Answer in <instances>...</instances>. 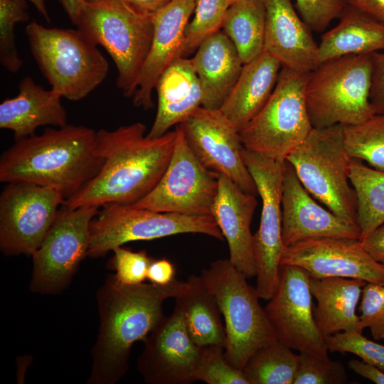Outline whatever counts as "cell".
Here are the masks:
<instances>
[{"label":"cell","mask_w":384,"mask_h":384,"mask_svg":"<svg viewBox=\"0 0 384 384\" xmlns=\"http://www.w3.org/2000/svg\"><path fill=\"white\" fill-rule=\"evenodd\" d=\"M186 282L127 284L109 274L97 292L99 329L91 350L88 384H115L127 373L133 344L165 316L163 304L183 293Z\"/></svg>","instance_id":"cell-1"},{"label":"cell","mask_w":384,"mask_h":384,"mask_svg":"<svg viewBox=\"0 0 384 384\" xmlns=\"http://www.w3.org/2000/svg\"><path fill=\"white\" fill-rule=\"evenodd\" d=\"M140 122L114 130L97 132V146L103 158L99 173L68 198L70 208L102 206L116 203L132 205L157 185L172 156L176 131L151 138Z\"/></svg>","instance_id":"cell-2"},{"label":"cell","mask_w":384,"mask_h":384,"mask_svg":"<svg viewBox=\"0 0 384 384\" xmlns=\"http://www.w3.org/2000/svg\"><path fill=\"white\" fill-rule=\"evenodd\" d=\"M97 132L82 125L47 128L40 135L16 139L0 158V181L53 188L65 201L100 171Z\"/></svg>","instance_id":"cell-3"},{"label":"cell","mask_w":384,"mask_h":384,"mask_svg":"<svg viewBox=\"0 0 384 384\" xmlns=\"http://www.w3.org/2000/svg\"><path fill=\"white\" fill-rule=\"evenodd\" d=\"M25 31L41 73L62 97L80 100L106 78L107 60L78 28H48L33 21Z\"/></svg>","instance_id":"cell-4"},{"label":"cell","mask_w":384,"mask_h":384,"mask_svg":"<svg viewBox=\"0 0 384 384\" xmlns=\"http://www.w3.org/2000/svg\"><path fill=\"white\" fill-rule=\"evenodd\" d=\"M200 277L215 297L224 317L225 357L233 366L242 370L259 348L277 340L256 289L229 259L211 262Z\"/></svg>","instance_id":"cell-5"},{"label":"cell","mask_w":384,"mask_h":384,"mask_svg":"<svg viewBox=\"0 0 384 384\" xmlns=\"http://www.w3.org/2000/svg\"><path fill=\"white\" fill-rule=\"evenodd\" d=\"M372 69L369 54L331 59L311 71L305 100L313 128L354 125L373 116Z\"/></svg>","instance_id":"cell-6"},{"label":"cell","mask_w":384,"mask_h":384,"mask_svg":"<svg viewBox=\"0 0 384 384\" xmlns=\"http://www.w3.org/2000/svg\"><path fill=\"white\" fill-rule=\"evenodd\" d=\"M77 26L106 50L117 70V87L132 97L152 44L151 18L122 0H87Z\"/></svg>","instance_id":"cell-7"},{"label":"cell","mask_w":384,"mask_h":384,"mask_svg":"<svg viewBox=\"0 0 384 384\" xmlns=\"http://www.w3.org/2000/svg\"><path fill=\"white\" fill-rule=\"evenodd\" d=\"M352 159L345 147L343 125L340 124L313 128L286 159L316 201L348 223L358 225L357 197L350 181Z\"/></svg>","instance_id":"cell-8"},{"label":"cell","mask_w":384,"mask_h":384,"mask_svg":"<svg viewBox=\"0 0 384 384\" xmlns=\"http://www.w3.org/2000/svg\"><path fill=\"white\" fill-rule=\"evenodd\" d=\"M309 73L282 67L269 100L239 132L245 149L286 160L305 140L313 129L305 100Z\"/></svg>","instance_id":"cell-9"},{"label":"cell","mask_w":384,"mask_h":384,"mask_svg":"<svg viewBox=\"0 0 384 384\" xmlns=\"http://www.w3.org/2000/svg\"><path fill=\"white\" fill-rule=\"evenodd\" d=\"M182 233H201L220 240L224 239L211 215H187L107 203L91 221L87 256L102 257L129 242Z\"/></svg>","instance_id":"cell-10"},{"label":"cell","mask_w":384,"mask_h":384,"mask_svg":"<svg viewBox=\"0 0 384 384\" xmlns=\"http://www.w3.org/2000/svg\"><path fill=\"white\" fill-rule=\"evenodd\" d=\"M98 206H61L38 249L33 253L29 289L41 294H58L70 284L87 256L90 225Z\"/></svg>","instance_id":"cell-11"},{"label":"cell","mask_w":384,"mask_h":384,"mask_svg":"<svg viewBox=\"0 0 384 384\" xmlns=\"http://www.w3.org/2000/svg\"><path fill=\"white\" fill-rule=\"evenodd\" d=\"M241 154L262 199L260 223L252 240L255 289L260 299L269 300L278 284L285 248L282 238V185L286 160L270 159L244 146Z\"/></svg>","instance_id":"cell-12"},{"label":"cell","mask_w":384,"mask_h":384,"mask_svg":"<svg viewBox=\"0 0 384 384\" xmlns=\"http://www.w3.org/2000/svg\"><path fill=\"white\" fill-rule=\"evenodd\" d=\"M172 156L154 189L132 204L155 212L211 215L218 190V174L205 167L190 149L180 124Z\"/></svg>","instance_id":"cell-13"},{"label":"cell","mask_w":384,"mask_h":384,"mask_svg":"<svg viewBox=\"0 0 384 384\" xmlns=\"http://www.w3.org/2000/svg\"><path fill=\"white\" fill-rule=\"evenodd\" d=\"M65 202L57 190L8 183L0 196V249L6 256L32 255Z\"/></svg>","instance_id":"cell-14"},{"label":"cell","mask_w":384,"mask_h":384,"mask_svg":"<svg viewBox=\"0 0 384 384\" xmlns=\"http://www.w3.org/2000/svg\"><path fill=\"white\" fill-rule=\"evenodd\" d=\"M313 307L307 272L297 266L280 265L277 286L265 308L277 339L292 349L328 358Z\"/></svg>","instance_id":"cell-15"},{"label":"cell","mask_w":384,"mask_h":384,"mask_svg":"<svg viewBox=\"0 0 384 384\" xmlns=\"http://www.w3.org/2000/svg\"><path fill=\"white\" fill-rule=\"evenodd\" d=\"M137 368L147 384H189L203 347L197 345L186 326L181 302L176 298L172 313L164 316L143 340Z\"/></svg>","instance_id":"cell-16"},{"label":"cell","mask_w":384,"mask_h":384,"mask_svg":"<svg viewBox=\"0 0 384 384\" xmlns=\"http://www.w3.org/2000/svg\"><path fill=\"white\" fill-rule=\"evenodd\" d=\"M179 124L190 149L205 167L225 176L244 191L257 193L242 156L239 132L219 110L200 107Z\"/></svg>","instance_id":"cell-17"},{"label":"cell","mask_w":384,"mask_h":384,"mask_svg":"<svg viewBox=\"0 0 384 384\" xmlns=\"http://www.w3.org/2000/svg\"><path fill=\"white\" fill-rule=\"evenodd\" d=\"M303 268L313 278L348 277L384 284V265L363 248L361 240L324 237L284 248L280 265Z\"/></svg>","instance_id":"cell-18"},{"label":"cell","mask_w":384,"mask_h":384,"mask_svg":"<svg viewBox=\"0 0 384 384\" xmlns=\"http://www.w3.org/2000/svg\"><path fill=\"white\" fill-rule=\"evenodd\" d=\"M361 240V230L321 206L305 189L286 160L282 185V238L284 247L314 238Z\"/></svg>","instance_id":"cell-19"},{"label":"cell","mask_w":384,"mask_h":384,"mask_svg":"<svg viewBox=\"0 0 384 384\" xmlns=\"http://www.w3.org/2000/svg\"><path fill=\"white\" fill-rule=\"evenodd\" d=\"M195 4L196 0H174L151 17L152 44L132 97L134 106L145 110L154 107L152 92L164 71L181 58L186 27Z\"/></svg>","instance_id":"cell-20"},{"label":"cell","mask_w":384,"mask_h":384,"mask_svg":"<svg viewBox=\"0 0 384 384\" xmlns=\"http://www.w3.org/2000/svg\"><path fill=\"white\" fill-rule=\"evenodd\" d=\"M265 8L264 50L282 65L309 73L318 65V44L291 0H262Z\"/></svg>","instance_id":"cell-21"},{"label":"cell","mask_w":384,"mask_h":384,"mask_svg":"<svg viewBox=\"0 0 384 384\" xmlns=\"http://www.w3.org/2000/svg\"><path fill=\"white\" fill-rule=\"evenodd\" d=\"M256 195L247 193L218 174V190L211 215L228 242L229 260L247 279L256 276L250 223L257 205Z\"/></svg>","instance_id":"cell-22"},{"label":"cell","mask_w":384,"mask_h":384,"mask_svg":"<svg viewBox=\"0 0 384 384\" xmlns=\"http://www.w3.org/2000/svg\"><path fill=\"white\" fill-rule=\"evenodd\" d=\"M62 97L52 89L45 90L29 76L18 84V93L0 105V128L11 130L15 140L35 134L41 126L67 125Z\"/></svg>","instance_id":"cell-23"},{"label":"cell","mask_w":384,"mask_h":384,"mask_svg":"<svg viewBox=\"0 0 384 384\" xmlns=\"http://www.w3.org/2000/svg\"><path fill=\"white\" fill-rule=\"evenodd\" d=\"M191 60L201 85L202 107L220 110L244 65L235 46L220 30L199 46Z\"/></svg>","instance_id":"cell-24"},{"label":"cell","mask_w":384,"mask_h":384,"mask_svg":"<svg viewBox=\"0 0 384 384\" xmlns=\"http://www.w3.org/2000/svg\"><path fill=\"white\" fill-rule=\"evenodd\" d=\"M155 90L157 111L149 137H159L202 107L203 92L191 59L179 58L161 75Z\"/></svg>","instance_id":"cell-25"},{"label":"cell","mask_w":384,"mask_h":384,"mask_svg":"<svg viewBox=\"0 0 384 384\" xmlns=\"http://www.w3.org/2000/svg\"><path fill=\"white\" fill-rule=\"evenodd\" d=\"M366 283L348 277H309L310 291L317 302L314 316L324 337L341 331L363 334L356 310Z\"/></svg>","instance_id":"cell-26"},{"label":"cell","mask_w":384,"mask_h":384,"mask_svg":"<svg viewBox=\"0 0 384 384\" xmlns=\"http://www.w3.org/2000/svg\"><path fill=\"white\" fill-rule=\"evenodd\" d=\"M281 63L266 51L244 64L220 111L239 132L264 107L276 85Z\"/></svg>","instance_id":"cell-27"},{"label":"cell","mask_w":384,"mask_h":384,"mask_svg":"<svg viewBox=\"0 0 384 384\" xmlns=\"http://www.w3.org/2000/svg\"><path fill=\"white\" fill-rule=\"evenodd\" d=\"M336 26L324 33L318 44V65L353 55L384 50V23L348 5Z\"/></svg>","instance_id":"cell-28"},{"label":"cell","mask_w":384,"mask_h":384,"mask_svg":"<svg viewBox=\"0 0 384 384\" xmlns=\"http://www.w3.org/2000/svg\"><path fill=\"white\" fill-rule=\"evenodd\" d=\"M176 298L182 303L186 326L193 341L201 347L215 345L225 348V330L218 302L200 275H191Z\"/></svg>","instance_id":"cell-29"},{"label":"cell","mask_w":384,"mask_h":384,"mask_svg":"<svg viewBox=\"0 0 384 384\" xmlns=\"http://www.w3.org/2000/svg\"><path fill=\"white\" fill-rule=\"evenodd\" d=\"M235 46L244 64L264 51L265 8L262 0H243L230 5L222 29Z\"/></svg>","instance_id":"cell-30"},{"label":"cell","mask_w":384,"mask_h":384,"mask_svg":"<svg viewBox=\"0 0 384 384\" xmlns=\"http://www.w3.org/2000/svg\"><path fill=\"white\" fill-rule=\"evenodd\" d=\"M350 181L357 197L361 240L384 223V171L353 159Z\"/></svg>","instance_id":"cell-31"},{"label":"cell","mask_w":384,"mask_h":384,"mask_svg":"<svg viewBox=\"0 0 384 384\" xmlns=\"http://www.w3.org/2000/svg\"><path fill=\"white\" fill-rule=\"evenodd\" d=\"M299 354L278 340L259 348L242 371L250 384H294Z\"/></svg>","instance_id":"cell-32"},{"label":"cell","mask_w":384,"mask_h":384,"mask_svg":"<svg viewBox=\"0 0 384 384\" xmlns=\"http://www.w3.org/2000/svg\"><path fill=\"white\" fill-rule=\"evenodd\" d=\"M345 147L352 159L384 171V114L354 125L343 126Z\"/></svg>","instance_id":"cell-33"},{"label":"cell","mask_w":384,"mask_h":384,"mask_svg":"<svg viewBox=\"0 0 384 384\" xmlns=\"http://www.w3.org/2000/svg\"><path fill=\"white\" fill-rule=\"evenodd\" d=\"M229 6L227 0H196L194 16L185 30L181 58L196 52L206 39L222 29Z\"/></svg>","instance_id":"cell-34"},{"label":"cell","mask_w":384,"mask_h":384,"mask_svg":"<svg viewBox=\"0 0 384 384\" xmlns=\"http://www.w3.org/2000/svg\"><path fill=\"white\" fill-rule=\"evenodd\" d=\"M26 0H0V63L8 71L17 73L23 65L18 55L14 28L28 21Z\"/></svg>","instance_id":"cell-35"},{"label":"cell","mask_w":384,"mask_h":384,"mask_svg":"<svg viewBox=\"0 0 384 384\" xmlns=\"http://www.w3.org/2000/svg\"><path fill=\"white\" fill-rule=\"evenodd\" d=\"M194 378L207 384H250L243 371L226 360L221 346L203 347Z\"/></svg>","instance_id":"cell-36"},{"label":"cell","mask_w":384,"mask_h":384,"mask_svg":"<svg viewBox=\"0 0 384 384\" xmlns=\"http://www.w3.org/2000/svg\"><path fill=\"white\" fill-rule=\"evenodd\" d=\"M347 381L343 363L311 353L300 352L294 384H341Z\"/></svg>","instance_id":"cell-37"},{"label":"cell","mask_w":384,"mask_h":384,"mask_svg":"<svg viewBox=\"0 0 384 384\" xmlns=\"http://www.w3.org/2000/svg\"><path fill=\"white\" fill-rule=\"evenodd\" d=\"M331 353H351L384 371V346L356 332H339L324 337Z\"/></svg>","instance_id":"cell-38"},{"label":"cell","mask_w":384,"mask_h":384,"mask_svg":"<svg viewBox=\"0 0 384 384\" xmlns=\"http://www.w3.org/2000/svg\"><path fill=\"white\" fill-rule=\"evenodd\" d=\"M360 324L375 341L384 340V284L367 282L362 289Z\"/></svg>","instance_id":"cell-39"},{"label":"cell","mask_w":384,"mask_h":384,"mask_svg":"<svg viewBox=\"0 0 384 384\" xmlns=\"http://www.w3.org/2000/svg\"><path fill=\"white\" fill-rule=\"evenodd\" d=\"M112 252L111 267L116 271L117 279L127 284L142 283L147 276L150 264L154 259L145 250L133 252L122 246L115 247Z\"/></svg>","instance_id":"cell-40"},{"label":"cell","mask_w":384,"mask_h":384,"mask_svg":"<svg viewBox=\"0 0 384 384\" xmlns=\"http://www.w3.org/2000/svg\"><path fill=\"white\" fill-rule=\"evenodd\" d=\"M303 21L311 31L321 32L348 6V0H296Z\"/></svg>","instance_id":"cell-41"},{"label":"cell","mask_w":384,"mask_h":384,"mask_svg":"<svg viewBox=\"0 0 384 384\" xmlns=\"http://www.w3.org/2000/svg\"><path fill=\"white\" fill-rule=\"evenodd\" d=\"M372 60L370 102L375 114H384V53H373Z\"/></svg>","instance_id":"cell-42"},{"label":"cell","mask_w":384,"mask_h":384,"mask_svg":"<svg viewBox=\"0 0 384 384\" xmlns=\"http://www.w3.org/2000/svg\"><path fill=\"white\" fill-rule=\"evenodd\" d=\"M175 267L166 260H153L149 267L146 279L156 285H166L175 279Z\"/></svg>","instance_id":"cell-43"},{"label":"cell","mask_w":384,"mask_h":384,"mask_svg":"<svg viewBox=\"0 0 384 384\" xmlns=\"http://www.w3.org/2000/svg\"><path fill=\"white\" fill-rule=\"evenodd\" d=\"M361 241L363 248L373 259L384 263V223Z\"/></svg>","instance_id":"cell-44"},{"label":"cell","mask_w":384,"mask_h":384,"mask_svg":"<svg viewBox=\"0 0 384 384\" xmlns=\"http://www.w3.org/2000/svg\"><path fill=\"white\" fill-rule=\"evenodd\" d=\"M348 366L356 373L375 383L384 384V373L375 366L358 359L349 361Z\"/></svg>","instance_id":"cell-45"},{"label":"cell","mask_w":384,"mask_h":384,"mask_svg":"<svg viewBox=\"0 0 384 384\" xmlns=\"http://www.w3.org/2000/svg\"><path fill=\"white\" fill-rule=\"evenodd\" d=\"M140 14L151 18L174 0H122Z\"/></svg>","instance_id":"cell-46"},{"label":"cell","mask_w":384,"mask_h":384,"mask_svg":"<svg viewBox=\"0 0 384 384\" xmlns=\"http://www.w3.org/2000/svg\"><path fill=\"white\" fill-rule=\"evenodd\" d=\"M348 5L384 23V0H348Z\"/></svg>","instance_id":"cell-47"},{"label":"cell","mask_w":384,"mask_h":384,"mask_svg":"<svg viewBox=\"0 0 384 384\" xmlns=\"http://www.w3.org/2000/svg\"><path fill=\"white\" fill-rule=\"evenodd\" d=\"M70 21L77 26L86 0H58Z\"/></svg>","instance_id":"cell-48"},{"label":"cell","mask_w":384,"mask_h":384,"mask_svg":"<svg viewBox=\"0 0 384 384\" xmlns=\"http://www.w3.org/2000/svg\"><path fill=\"white\" fill-rule=\"evenodd\" d=\"M31 1L36 10L43 16L48 23H50V17L46 6L45 0H28Z\"/></svg>","instance_id":"cell-49"},{"label":"cell","mask_w":384,"mask_h":384,"mask_svg":"<svg viewBox=\"0 0 384 384\" xmlns=\"http://www.w3.org/2000/svg\"><path fill=\"white\" fill-rule=\"evenodd\" d=\"M243 0H227L229 6Z\"/></svg>","instance_id":"cell-50"},{"label":"cell","mask_w":384,"mask_h":384,"mask_svg":"<svg viewBox=\"0 0 384 384\" xmlns=\"http://www.w3.org/2000/svg\"><path fill=\"white\" fill-rule=\"evenodd\" d=\"M383 265H384V263H383Z\"/></svg>","instance_id":"cell-51"},{"label":"cell","mask_w":384,"mask_h":384,"mask_svg":"<svg viewBox=\"0 0 384 384\" xmlns=\"http://www.w3.org/2000/svg\"><path fill=\"white\" fill-rule=\"evenodd\" d=\"M87 1V0H86Z\"/></svg>","instance_id":"cell-52"}]
</instances>
